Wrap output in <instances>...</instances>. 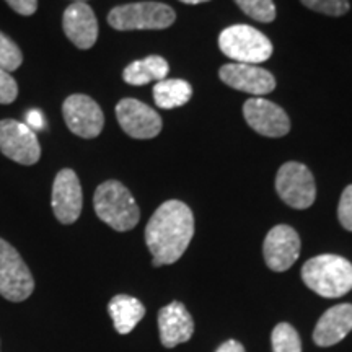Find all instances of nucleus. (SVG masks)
<instances>
[{"instance_id": "obj_1", "label": "nucleus", "mask_w": 352, "mask_h": 352, "mask_svg": "<svg viewBox=\"0 0 352 352\" xmlns=\"http://www.w3.org/2000/svg\"><path fill=\"white\" fill-rule=\"evenodd\" d=\"M195 235V215L182 201H166L145 227V243L153 256V266L173 264L183 256Z\"/></svg>"}, {"instance_id": "obj_2", "label": "nucleus", "mask_w": 352, "mask_h": 352, "mask_svg": "<svg viewBox=\"0 0 352 352\" xmlns=\"http://www.w3.org/2000/svg\"><path fill=\"white\" fill-rule=\"evenodd\" d=\"M302 279L321 297H342L352 289V264L338 254H320L303 264Z\"/></svg>"}, {"instance_id": "obj_3", "label": "nucleus", "mask_w": 352, "mask_h": 352, "mask_svg": "<svg viewBox=\"0 0 352 352\" xmlns=\"http://www.w3.org/2000/svg\"><path fill=\"white\" fill-rule=\"evenodd\" d=\"M95 212L113 230L127 232L139 223L140 210L131 191L121 182L109 179L101 183L94 197Z\"/></svg>"}, {"instance_id": "obj_4", "label": "nucleus", "mask_w": 352, "mask_h": 352, "mask_svg": "<svg viewBox=\"0 0 352 352\" xmlns=\"http://www.w3.org/2000/svg\"><path fill=\"white\" fill-rule=\"evenodd\" d=\"M219 47L239 64L256 65L272 54L270 38L250 25H232L223 30L219 36Z\"/></svg>"}, {"instance_id": "obj_5", "label": "nucleus", "mask_w": 352, "mask_h": 352, "mask_svg": "<svg viewBox=\"0 0 352 352\" xmlns=\"http://www.w3.org/2000/svg\"><path fill=\"white\" fill-rule=\"evenodd\" d=\"M175 10L166 3L135 2L114 7L108 15V23L120 32L165 30L175 23Z\"/></svg>"}, {"instance_id": "obj_6", "label": "nucleus", "mask_w": 352, "mask_h": 352, "mask_svg": "<svg viewBox=\"0 0 352 352\" xmlns=\"http://www.w3.org/2000/svg\"><path fill=\"white\" fill-rule=\"evenodd\" d=\"M34 279L23 258L0 239V296L10 302H23L33 294Z\"/></svg>"}, {"instance_id": "obj_7", "label": "nucleus", "mask_w": 352, "mask_h": 352, "mask_svg": "<svg viewBox=\"0 0 352 352\" xmlns=\"http://www.w3.org/2000/svg\"><path fill=\"white\" fill-rule=\"evenodd\" d=\"M276 191L290 208L308 209L316 197L314 175L303 164L287 162L276 175Z\"/></svg>"}, {"instance_id": "obj_8", "label": "nucleus", "mask_w": 352, "mask_h": 352, "mask_svg": "<svg viewBox=\"0 0 352 352\" xmlns=\"http://www.w3.org/2000/svg\"><path fill=\"white\" fill-rule=\"evenodd\" d=\"M0 152L20 165H34L41 158L36 132L15 120L0 121Z\"/></svg>"}, {"instance_id": "obj_9", "label": "nucleus", "mask_w": 352, "mask_h": 352, "mask_svg": "<svg viewBox=\"0 0 352 352\" xmlns=\"http://www.w3.org/2000/svg\"><path fill=\"white\" fill-rule=\"evenodd\" d=\"M65 124L74 134L83 139L100 135L104 126V114L100 104L87 95H70L63 103Z\"/></svg>"}, {"instance_id": "obj_10", "label": "nucleus", "mask_w": 352, "mask_h": 352, "mask_svg": "<svg viewBox=\"0 0 352 352\" xmlns=\"http://www.w3.org/2000/svg\"><path fill=\"white\" fill-rule=\"evenodd\" d=\"M116 118L122 131L132 139H153L164 127L155 109L134 98H124L118 103Z\"/></svg>"}, {"instance_id": "obj_11", "label": "nucleus", "mask_w": 352, "mask_h": 352, "mask_svg": "<svg viewBox=\"0 0 352 352\" xmlns=\"http://www.w3.org/2000/svg\"><path fill=\"white\" fill-rule=\"evenodd\" d=\"M51 206L56 219L64 226H70L80 217L83 196L76 171L64 168L57 173L52 184Z\"/></svg>"}, {"instance_id": "obj_12", "label": "nucleus", "mask_w": 352, "mask_h": 352, "mask_svg": "<svg viewBox=\"0 0 352 352\" xmlns=\"http://www.w3.org/2000/svg\"><path fill=\"white\" fill-rule=\"evenodd\" d=\"M243 116L253 131L266 138H283L290 131L287 113L279 104L264 100L263 96L246 100L243 104Z\"/></svg>"}, {"instance_id": "obj_13", "label": "nucleus", "mask_w": 352, "mask_h": 352, "mask_svg": "<svg viewBox=\"0 0 352 352\" xmlns=\"http://www.w3.org/2000/svg\"><path fill=\"white\" fill-rule=\"evenodd\" d=\"M263 254L270 270L287 271L300 254V236L289 226L272 227L264 239Z\"/></svg>"}, {"instance_id": "obj_14", "label": "nucleus", "mask_w": 352, "mask_h": 352, "mask_svg": "<svg viewBox=\"0 0 352 352\" xmlns=\"http://www.w3.org/2000/svg\"><path fill=\"white\" fill-rule=\"evenodd\" d=\"M219 77L226 85L253 96H264L276 88L274 76L253 64H226L220 67Z\"/></svg>"}, {"instance_id": "obj_15", "label": "nucleus", "mask_w": 352, "mask_h": 352, "mask_svg": "<svg viewBox=\"0 0 352 352\" xmlns=\"http://www.w3.org/2000/svg\"><path fill=\"white\" fill-rule=\"evenodd\" d=\"M63 28L65 36L78 50H90L98 39V21L95 12L85 2H74L65 8L63 15Z\"/></svg>"}, {"instance_id": "obj_16", "label": "nucleus", "mask_w": 352, "mask_h": 352, "mask_svg": "<svg viewBox=\"0 0 352 352\" xmlns=\"http://www.w3.org/2000/svg\"><path fill=\"white\" fill-rule=\"evenodd\" d=\"M158 331L165 347H175L191 340L195 321L182 302H171L158 311Z\"/></svg>"}, {"instance_id": "obj_17", "label": "nucleus", "mask_w": 352, "mask_h": 352, "mask_svg": "<svg viewBox=\"0 0 352 352\" xmlns=\"http://www.w3.org/2000/svg\"><path fill=\"white\" fill-rule=\"evenodd\" d=\"M352 329V305L341 303L334 305L321 315L314 331L316 346L329 347L344 340Z\"/></svg>"}, {"instance_id": "obj_18", "label": "nucleus", "mask_w": 352, "mask_h": 352, "mask_svg": "<svg viewBox=\"0 0 352 352\" xmlns=\"http://www.w3.org/2000/svg\"><path fill=\"white\" fill-rule=\"evenodd\" d=\"M108 314L111 316L116 331L127 334L144 318L145 307L138 298L121 294V296H114L108 303Z\"/></svg>"}, {"instance_id": "obj_19", "label": "nucleus", "mask_w": 352, "mask_h": 352, "mask_svg": "<svg viewBox=\"0 0 352 352\" xmlns=\"http://www.w3.org/2000/svg\"><path fill=\"white\" fill-rule=\"evenodd\" d=\"M168 63L160 56H148L145 59L134 60L122 72L126 83L134 87L147 85L151 82H160L168 74Z\"/></svg>"}, {"instance_id": "obj_20", "label": "nucleus", "mask_w": 352, "mask_h": 352, "mask_svg": "<svg viewBox=\"0 0 352 352\" xmlns=\"http://www.w3.org/2000/svg\"><path fill=\"white\" fill-rule=\"evenodd\" d=\"M192 96V88L182 78H164L153 87V101L158 108L173 109L186 104Z\"/></svg>"}, {"instance_id": "obj_21", "label": "nucleus", "mask_w": 352, "mask_h": 352, "mask_svg": "<svg viewBox=\"0 0 352 352\" xmlns=\"http://www.w3.org/2000/svg\"><path fill=\"white\" fill-rule=\"evenodd\" d=\"M272 352H302V342L296 328L289 323H279L271 334Z\"/></svg>"}, {"instance_id": "obj_22", "label": "nucleus", "mask_w": 352, "mask_h": 352, "mask_svg": "<svg viewBox=\"0 0 352 352\" xmlns=\"http://www.w3.org/2000/svg\"><path fill=\"white\" fill-rule=\"evenodd\" d=\"M235 3L250 19L271 23L276 19V6L272 0H235Z\"/></svg>"}, {"instance_id": "obj_23", "label": "nucleus", "mask_w": 352, "mask_h": 352, "mask_svg": "<svg viewBox=\"0 0 352 352\" xmlns=\"http://www.w3.org/2000/svg\"><path fill=\"white\" fill-rule=\"evenodd\" d=\"M23 63V54H21L20 47L7 38L6 34L0 32V69L13 72Z\"/></svg>"}, {"instance_id": "obj_24", "label": "nucleus", "mask_w": 352, "mask_h": 352, "mask_svg": "<svg viewBox=\"0 0 352 352\" xmlns=\"http://www.w3.org/2000/svg\"><path fill=\"white\" fill-rule=\"evenodd\" d=\"M310 10L329 16H341L349 12V0H300Z\"/></svg>"}, {"instance_id": "obj_25", "label": "nucleus", "mask_w": 352, "mask_h": 352, "mask_svg": "<svg viewBox=\"0 0 352 352\" xmlns=\"http://www.w3.org/2000/svg\"><path fill=\"white\" fill-rule=\"evenodd\" d=\"M19 96V85L10 72L0 69V104H10Z\"/></svg>"}, {"instance_id": "obj_26", "label": "nucleus", "mask_w": 352, "mask_h": 352, "mask_svg": "<svg viewBox=\"0 0 352 352\" xmlns=\"http://www.w3.org/2000/svg\"><path fill=\"white\" fill-rule=\"evenodd\" d=\"M338 219L346 230L352 232V184L342 191L340 206H338Z\"/></svg>"}, {"instance_id": "obj_27", "label": "nucleus", "mask_w": 352, "mask_h": 352, "mask_svg": "<svg viewBox=\"0 0 352 352\" xmlns=\"http://www.w3.org/2000/svg\"><path fill=\"white\" fill-rule=\"evenodd\" d=\"M6 2L10 6L13 12L25 16L33 15L38 8V0H6Z\"/></svg>"}, {"instance_id": "obj_28", "label": "nucleus", "mask_w": 352, "mask_h": 352, "mask_svg": "<svg viewBox=\"0 0 352 352\" xmlns=\"http://www.w3.org/2000/svg\"><path fill=\"white\" fill-rule=\"evenodd\" d=\"M25 118H26V126H28L30 129L36 131V129H43L44 127L43 113L38 111V109H32V111H28Z\"/></svg>"}, {"instance_id": "obj_29", "label": "nucleus", "mask_w": 352, "mask_h": 352, "mask_svg": "<svg viewBox=\"0 0 352 352\" xmlns=\"http://www.w3.org/2000/svg\"><path fill=\"white\" fill-rule=\"evenodd\" d=\"M215 352H245V347L241 346L239 341L230 340V341L223 342V344H220L219 349Z\"/></svg>"}, {"instance_id": "obj_30", "label": "nucleus", "mask_w": 352, "mask_h": 352, "mask_svg": "<svg viewBox=\"0 0 352 352\" xmlns=\"http://www.w3.org/2000/svg\"><path fill=\"white\" fill-rule=\"evenodd\" d=\"M179 2H183V3H189V6H197V3L209 2V0H179Z\"/></svg>"}, {"instance_id": "obj_31", "label": "nucleus", "mask_w": 352, "mask_h": 352, "mask_svg": "<svg viewBox=\"0 0 352 352\" xmlns=\"http://www.w3.org/2000/svg\"><path fill=\"white\" fill-rule=\"evenodd\" d=\"M74 2H87V0H74Z\"/></svg>"}]
</instances>
